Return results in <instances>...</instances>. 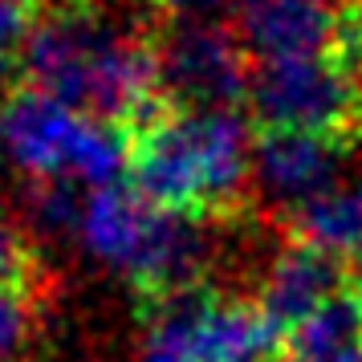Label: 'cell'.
I'll return each instance as SVG.
<instances>
[{
	"mask_svg": "<svg viewBox=\"0 0 362 362\" xmlns=\"http://www.w3.org/2000/svg\"><path fill=\"white\" fill-rule=\"evenodd\" d=\"M21 66L33 90L74 110L122 122L143 115L159 94L155 49L131 17L110 4H69L37 21Z\"/></svg>",
	"mask_w": 362,
	"mask_h": 362,
	"instance_id": "obj_1",
	"label": "cell"
},
{
	"mask_svg": "<svg viewBox=\"0 0 362 362\" xmlns=\"http://www.w3.org/2000/svg\"><path fill=\"white\" fill-rule=\"evenodd\" d=\"M252 139L236 110H175L155 118L131 151L134 183L183 216L232 208L252 187Z\"/></svg>",
	"mask_w": 362,
	"mask_h": 362,
	"instance_id": "obj_2",
	"label": "cell"
},
{
	"mask_svg": "<svg viewBox=\"0 0 362 362\" xmlns=\"http://www.w3.org/2000/svg\"><path fill=\"white\" fill-rule=\"evenodd\" d=\"M74 240L94 264L134 285L147 305L196 289L199 269L208 261V236L199 228V216L171 212L139 187L122 183L86 196Z\"/></svg>",
	"mask_w": 362,
	"mask_h": 362,
	"instance_id": "obj_3",
	"label": "cell"
},
{
	"mask_svg": "<svg viewBox=\"0 0 362 362\" xmlns=\"http://www.w3.org/2000/svg\"><path fill=\"white\" fill-rule=\"evenodd\" d=\"M0 151L33 183H69L90 192L118 183L131 163L115 122L74 110L33 86L0 102Z\"/></svg>",
	"mask_w": 362,
	"mask_h": 362,
	"instance_id": "obj_4",
	"label": "cell"
},
{
	"mask_svg": "<svg viewBox=\"0 0 362 362\" xmlns=\"http://www.w3.org/2000/svg\"><path fill=\"white\" fill-rule=\"evenodd\" d=\"M147 334L171 342L183 362H281V334L257 301L183 289L147 305Z\"/></svg>",
	"mask_w": 362,
	"mask_h": 362,
	"instance_id": "obj_5",
	"label": "cell"
},
{
	"mask_svg": "<svg viewBox=\"0 0 362 362\" xmlns=\"http://www.w3.org/2000/svg\"><path fill=\"white\" fill-rule=\"evenodd\" d=\"M248 106L269 131H305L342 139L362 118V82L338 53L264 62L252 74Z\"/></svg>",
	"mask_w": 362,
	"mask_h": 362,
	"instance_id": "obj_6",
	"label": "cell"
},
{
	"mask_svg": "<svg viewBox=\"0 0 362 362\" xmlns=\"http://www.w3.org/2000/svg\"><path fill=\"white\" fill-rule=\"evenodd\" d=\"M248 53L236 33L208 25H175L155 45L159 90L180 102V110H236L248 94Z\"/></svg>",
	"mask_w": 362,
	"mask_h": 362,
	"instance_id": "obj_7",
	"label": "cell"
},
{
	"mask_svg": "<svg viewBox=\"0 0 362 362\" xmlns=\"http://www.w3.org/2000/svg\"><path fill=\"white\" fill-rule=\"evenodd\" d=\"M346 159L350 151L334 134L269 131L252 151V192L264 208L293 216L334 183H342Z\"/></svg>",
	"mask_w": 362,
	"mask_h": 362,
	"instance_id": "obj_8",
	"label": "cell"
},
{
	"mask_svg": "<svg viewBox=\"0 0 362 362\" xmlns=\"http://www.w3.org/2000/svg\"><path fill=\"white\" fill-rule=\"evenodd\" d=\"M338 33V0H236V41L261 66L334 53Z\"/></svg>",
	"mask_w": 362,
	"mask_h": 362,
	"instance_id": "obj_9",
	"label": "cell"
},
{
	"mask_svg": "<svg viewBox=\"0 0 362 362\" xmlns=\"http://www.w3.org/2000/svg\"><path fill=\"white\" fill-rule=\"evenodd\" d=\"M342 285H346V277H342V261H338V257L293 240V245H285L273 261L264 264L261 289H257L252 301L261 305L264 317H269L281 334H289V329H297L310 313L322 310L329 297L346 293Z\"/></svg>",
	"mask_w": 362,
	"mask_h": 362,
	"instance_id": "obj_10",
	"label": "cell"
},
{
	"mask_svg": "<svg viewBox=\"0 0 362 362\" xmlns=\"http://www.w3.org/2000/svg\"><path fill=\"white\" fill-rule=\"evenodd\" d=\"M281 362H362V301L354 289L329 297L317 313L289 329Z\"/></svg>",
	"mask_w": 362,
	"mask_h": 362,
	"instance_id": "obj_11",
	"label": "cell"
},
{
	"mask_svg": "<svg viewBox=\"0 0 362 362\" xmlns=\"http://www.w3.org/2000/svg\"><path fill=\"white\" fill-rule=\"evenodd\" d=\"M301 245H313L329 257H362V175L334 183L289 216Z\"/></svg>",
	"mask_w": 362,
	"mask_h": 362,
	"instance_id": "obj_12",
	"label": "cell"
},
{
	"mask_svg": "<svg viewBox=\"0 0 362 362\" xmlns=\"http://www.w3.org/2000/svg\"><path fill=\"white\" fill-rule=\"evenodd\" d=\"M86 196L69 183H33V192L25 199V228L41 236V240H62V236H78V220H82Z\"/></svg>",
	"mask_w": 362,
	"mask_h": 362,
	"instance_id": "obj_13",
	"label": "cell"
},
{
	"mask_svg": "<svg viewBox=\"0 0 362 362\" xmlns=\"http://www.w3.org/2000/svg\"><path fill=\"white\" fill-rule=\"evenodd\" d=\"M37 281V245L25 220L0 208V289H33Z\"/></svg>",
	"mask_w": 362,
	"mask_h": 362,
	"instance_id": "obj_14",
	"label": "cell"
},
{
	"mask_svg": "<svg viewBox=\"0 0 362 362\" xmlns=\"http://www.w3.org/2000/svg\"><path fill=\"white\" fill-rule=\"evenodd\" d=\"M37 313L33 297L21 289H0V362H21L33 346Z\"/></svg>",
	"mask_w": 362,
	"mask_h": 362,
	"instance_id": "obj_15",
	"label": "cell"
},
{
	"mask_svg": "<svg viewBox=\"0 0 362 362\" xmlns=\"http://www.w3.org/2000/svg\"><path fill=\"white\" fill-rule=\"evenodd\" d=\"M37 21V0H0V57L13 62L17 53H25Z\"/></svg>",
	"mask_w": 362,
	"mask_h": 362,
	"instance_id": "obj_16",
	"label": "cell"
},
{
	"mask_svg": "<svg viewBox=\"0 0 362 362\" xmlns=\"http://www.w3.org/2000/svg\"><path fill=\"white\" fill-rule=\"evenodd\" d=\"M151 4L167 17H175L180 25H208L224 8H236V0H151Z\"/></svg>",
	"mask_w": 362,
	"mask_h": 362,
	"instance_id": "obj_17",
	"label": "cell"
},
{
	"mask_svg": "<svg viewBox=\"0 0 362 362\" xmlns=\"http://www.w3.org/2000/svg\"><path fill=\"white\" fill-rule=\"evenodd\" d=\"M8 74H13V62H8V57H0V102L8 98Z\"/></svg>",
	"mask_w": 362,
	"mask_h": 362,
	"instance_id": "obj_18",
	"label": "cell"
},
{
	"mask_svg": "<svg viewBox=\"0 0 362 362\" xmlns=\"http://www.w3.org/2000/svg\"><path fill=\"white\" fill-rule=\"evenodd\" d=\"M354 297L362 301V264H358V273H354Z\"/></svg>",
	"mask_w": 362,
	"mask_h": 362,
	"instance_id": "obj_19",
	"label": "cell"
},
{
	"mask_svg": "<svg viewBox=\"0 0 362 362\" xmlns=\"http://www.w3.org/2000/svg\"><path fill=\"white\" fill-rule=\"evenodd\" d=\"M0 159H4V151H0Z\"/></svg>",
	"mask_w": 362,
	"mask_h": 362,
	"instance_id": "obj_20",
	"label": "cell"
},
{
	"mask_svg": "<svg viewBox=\"0 0 362 362\" xmlns=\"http://www.w3.org/2000/svg\"><path fill=\"white\" fill-rule=\"evenodd\" d=\"M358 4H362V0H358Z\"/></svg>",
	"mask_w": 362,
	"mask_h": 362,
	"instance_id": "obj_21",
	"label": "cell"
}]
</instances>
